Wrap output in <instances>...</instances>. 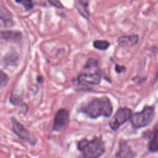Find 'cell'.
Wrapping results in <instances>:
<instances>
[{"instance_id":"obj_1","label":"cell","mask_w":158,"mask_h":158,"mask_svg":"<svg viewBox=\"0 0 158 158\" xmlns=\"http://www.w3.org/2000/svg\"><path fill=\"white\" fill-rule=\"evenodd\" d=\"M81 112L91 118L99 116L109 117L112 113V106L108 98H97L83 105L81 107Z\"/></svg>"},{"instance_id":"obj_2","label":"cell","mask_w":158,"mask_h":158,"mask_svg":"<svg viewBox=\"0 0 158 158\" xmlns=\"http://www.w3.org/2000/svg\"><path fill=\"white\" fill-rule=\"evenodd\" d=\"M80 152V158H99L105 151V146L101 138L95 137L91 140L83 139L77 144Z\"/></svg>"},{"instance_id":"obj_3","label":"cell","mask_w":158,"mask_h":158,"mask_svg":"<svg viewBox=\"0 0 158 158\" xmlns=\"http://www.w3.org/2000/svg\"><path fill=\"white\" fill-rule=\"evenodd\" d=\"M154 116V108L152 106H147L139 112L135 113L131 117L132 125L136 128L148 125Z\"/></svg>"},{"instance_id":"obj_4","label":"cell","mask_w":158,"mask_h":158,"mask_svg":"<svg viewBox=\"0 0 158 158\" xmlns=\"http://www.w3.org/2000/svg\"><path fill=\"white\" fill-rule=\"evenodd\" d=\"M10 120L12 125V130L20 139L32 145L36 144L37 139L33 135L31 134L28 130L14 117H12Z\"/></svg>"},{"instance_id":"obj_5","label":"cell","mask_w":158,"mask_h":158,"mask_svg":"<svg viewBox=\"0 0 158 158\" xmlns=\"http://www.w3.org/2000/svg\"><path fill=\"white\" fill-rule=\"evenodd\" d=\"M131 115V111L128 108L118 109L109 123L110 128L114 130H117L121 125L130 119Z\"/></svg>"},{"instance_id":"obj_6","label":"cell","mask_w":158,"mask_h":158,"mask_svg":"<svg viewBox=\"0 0 158 158\" xmlns=\"http://www.w3.org/2000/svg\"><path fill=\"white\" fill-rule=\"evenodd\" d=\"M69 122V112L65 109H60L56 113L53 125L52 130L59 131L64 129Z\"/></svg>"},{"instance_id":"obj_7","label":"cell","mask_w":158,"mask_h":158,"mask_svg":"<svg viewBox=\"0 0 158 158\" xmlns=\"http://www.w3.org/2000/svg\"><path fill=\"white\" fill-rule=\"evenodd\" d=\"M80 83L91 85H98L101 81V77L98 73H82L78 77Z\"/></svg>"},{"instance_id":"obj_8","label":"cell","mask_w":158,"mask_h":158,"mask_svg":"<svg viewBox=\"0 0 158 158\" xmlns=\"http://www.w3.org/2000/svg\"><path fill=\"white\" fill-rule=\"evenodd\" d=\"M139 41L138 35H131L122 36L117 38V42L118 45L124 47H132L136 45Z\"/></svg>"},{"instance_id":"obj_9","label":"cell","mask_w":158,"mask_h":158,"mask_svg":"<svg viewBox=\"0 0 158 158\" xmlns=\"http://www.w3.org/2000/svg\"><path fill=\"white\" fill-rule=\"evenodd\" d=\"M135 153L131 147L125 141L120 143L118 150L116 154V158H133Z\"/></svg>"},{"instance_id":"obj_10","label":"cell","mask_w":158,"mask_h":158,"mask_svg":"<svg viewBox=\"0 0 158 158\" xmlns=\"http://www.w3.org/2000/svg\"><path fill=\"white\" fill-rule=\"evenodd\" d=\"M0 19L2 20L6 26L12 25V15L4 6L0 5Z\"/></svg>"},{"instance_id":"obj_11","label":"cell","mask_w":158,"mask_h":158,"mask_svg":"<svg viewBox=\"0 0 158 158\" xmlns=\"http://www.w3.org/2000/svg\"><path fill=\"white\" fill-rule=\"evenodd\" d=\"M2 38L7 41H17L22 38V33L18 31L7 30L1 32Z\"/></svg>"},{"instance_id":"obj_12","label":"cell","mask_w":158,"mask_h":158,"mask_svg":"<svg viewBox=\"0 0 158 158\" xmlns=\"http://www.w3.org/2000/svg\"><path fill=\"white\" fill-rule=\"evenodd\" d=\"M88 6V0H77L76 8L77 10L85 19H88L89 17V13L87 10Z\"/></svg>"},{"instance_id":"obj_13","label":"cell","mask_w":158,"mask_h":158,"mask_svg":"<svg viewBox=\"0 0 158 158\" xmlns=\"http://www.w3.org/2000/svg\"><path fill=\"white\" fill-rule=\"evenodd\" d=\"M149 149L151 152L158 151V124L154 130L152 138L149 144Z\"/></svg>"},{"instance_id":"obj_14","label":"cell","mask_w":158,"mask_h":158,"mask_svg":"<svg viewBox=\"0 0 158 158\" xmlns=\"http://www.w3.org/2000/svg\"><path fill=\"white\" fill-rule=\"evenodd\" d=\"M93 44L94 48L99 50H101V51L106 50L107 49L109 48V47L110 45V43L106 40H94L93 41Z\"/></svg>"},{"instance_id":"obj_15","label":"cell","mask_w":158,"mask_h":158,"mask_svg":"<svg viewBox=\"0 0 158 158\" xmlns=\"http://www.w3.org/2000/svg\"><path fill=\"white\" fill-rule=\"evenodd\" d=\"M17 3L22 4L25 10H29L33 7V2L32 0H15Z\"/></svg>"},{"instance_id":"obj_16","label":"cell","mask_w":158,"mask_h":158,"mask_svg":"<svg viewBox=\"0 0 158 158\" xmlns=\"http://www.w3.org/2000/svg\"><path fill=\"white\" fill-rule=\"evenodd\" d=\"M98 65V62L97 60H96L93 58H89L86 61V62L85 65V68L91 69V68L97 67Z\"/></svg>"},{"instance_id":"obj_17","label":"cell","mask_w":158,"mask_h":158,"mask_svg":"<svg viewBox=\"0 0 158 158\" xmlns=\"http://www.w3.org/2000/svg\"><path fill=\"white\" fill-rule=\"evenodd\" d=\"M9 78L7 75L2 71L0 72V87H4L7 84Z\"/></svg>"},{"instance_id":"obj_18","label":"cell","mask_w":158,"mask_h":158,"mask_svg":"<svg viewBox=\"0 0 158 158\" xmlns=\"http://www.w3.org/2000/svg\"><path fill=\"white\" fill-rule=\"evenodd\" d=\"M51 4L54 6V7L57 8H63L64 6L63 5L60 3V2L59 0H47Z\"/></svg>"},{"instance_id":"obj_19","label":"cell","mask_w":158,"mask_h":158,"mask_svg":"<svg viewBox=\"0 0 158 158\" xmlns=\"http://www.w3.org/2000/svg\"><path fill=\"white\" fill-rule=\"evenodd\" d=\"M126 69H127L124 65H120L116 64L115 66V70L116 71L117 73H121L125 72Z\"/></svg>"},{"instance_id":"obj_20","label":"cell","mask_w":158,"mask_h":158,"mask_svg":"<svg viewBox=\"0 0 158 158\" xmlns=\"http://www.w3.org/2000/svg\"><path fill=\"white\" fill-rule=\"evenodd\" d=\"M37 81L39 83H43V78L42 77H40V76H38L37 77Z\"/></svg>"}]
</instances>
